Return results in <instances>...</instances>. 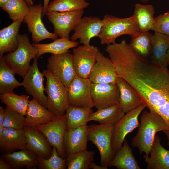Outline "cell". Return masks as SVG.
I'll list each match as a JSON object with an SVG mask.
<instances>
[{"instance_id":"1","label":"cell","mask_w":169,"mask_h":169,"mask_svg":"<svg viewBox=\"0 0 169 169\" xmlns=\"http://www.w3.org/2000/svg\"><path fill=\"white\" fill-rule=\"evenodd\" d=\"M136 134L132 139L131 145L137 148L140 154H150L156 134L161 131H169L165 122L156 113L145 110L140 117V123Z\"/></svg>"},{"instance_id":"2","label":"cell","mask_w":169,"mask_h":169,"mask_svg":"<svg viewBox=\"0 0 169 169\" xmlns=\"http://www.w3.org/2000/svg\"><path fill=\"white\" fill-rule=\"evenodd\" d=\"M102 19L103 24L98 36L102 45L114 43L116 38L121 35H127L132 37L140 32L133 15L120 18L106 14Z\"/></svg>"},{"instance_id":"3","label":"cell","mask_w":169,"mask_h":169,"mask_svg":"<svg viewBox=\"0 0 169 169\" xmlns=\"http://www.w3.org/2000/svg\"><path fill=\"white\" fill-rule=\"evenodd\" d=\"M17 39V48L3 56V58L12 70L23 77L30 67L31 60L36 58L38 50L30 44L27 34H18Z\"/></svg>"},{"instance_id":"4","label":"cell","mask_w":169,"mask_h":169,"mask_svg":"<svg viewBox=\"0 0 169 169\" xmlns=\"http://www.w3.org/2000/svg\"><path fill=\"white\" fill-rule=\"evenodd\" d=\"M42 73L46 79L44 92L47 95V109L56 117L64 115L69 106L68 89L48 69Z\"/></svg>"},{"instance_id":"5","label":"cell","mask_w":169,"mask_h":169,"mask_svg":"<svg viewBox=\"0 0 169 169\" xmlns=\"http://www.w3.org/2000/svg\"><path fill=\"white\" fill-rule=\"evenodd\" d=\"M114 126L112 124H92L88 127V141H90L99 151L100 165L107 168L115 155L111 145Z\"/></svg>"},{"instance_id":"6","label":"cell","mask_w":169,"mask_h":169,"mask_svg":"<svg viewBox=\"0 0 169 169\" xmlns=\"http://www.w3.org/2000/svg\"><path fill=\"white\" fill-rule=\"evenodd\" d=\"M146 107L143 104L126 113L114 125L111 145L115 154L122 147L126 136L139 127L138 117Z\"/></svg>"},{"instance_id":"7","label":"cell","mask_w":169,"mask_h":169,"mask_svg":"<svg viewBox=\"0 0 169 169\" xmlns=\"http://www.w3.org/2000/svg\"><path fill=\"white\" fill-rule=\"evenodd\" d=\"M35 129L44 136L52 147L56 148L60 157L66 158L64 142L67 128L65 114L56 117L52 121L42 125Z\"/></svg>"},{"instance_id":"8","label":"cell","mask_w":169,"mask_h":169,"mask_svg":"<svg viewBox=\"0 0 169 169\" xmlns=\"http://www.w3.org/2000/svg\"><path fill=\"white\" fill-rule=\"evenodd\" d=\"M84 13V9L65 12H47L49 21L52 23L54 33L61 38L69 39V34L79 23Z\"/></svg>"},{"instance_id":"9","label":"cell","mask_w":169,"mask_h":169,"mask_svg":"<svg viewBox=\"0 0 169 169\" xmlns=\"http://www.w3.org/2000/svg\"><path fill=\"white\" fill-rule=\"evenodd\" d=\"M47 69L58 78L68 89L76 76L73 66L72 54L69 52L52 54L47 59Z\"/></svg>"},{"instance_id":"10","label":"cell","mask_w":169,"mask_h":169,"mask_svg":"<svg viewBox=\"0 0 169 169\" xmlns=\"http://www.w3.org/2000/svg\"><path fill=\"white\" fill-rule=\"evenodd\" d=\"M91 83L88 78L75 76L68 88L69 106L91 108L94 107L91 94Z\"/></svg>"},{"instance_id":"11","label":"cell","mask_w":169,"mask_h":169,"mask_svg":"<svg viewBox=\"0 0 169 169\" xmlns=\"http://www.w3.org/2000/svg\"><path fill=\"white\" fill-rule=\"evenodd\" d=\"M43 10V6L41 3L29 6L28 12L23 21L27 25L28 31L31 33L33 43H38L47 39L55 40L58 38L55 33L49 31L43 23L41 18Z\"/></svg>"},{"instance_id":"12","label":"cell","mask_w":169,"mask_h":169,"mask_svg":"<svg viewBox=\"0 0 169 169\" xmlns=\"http://www.w3.org/2000/svg\"><path fill=\"white\" fill-rule=\"evenodd\" d=\"M36 58L34 59L33 64L21 83L26 92L31 95L42 105L47 108V97L44 94L45 87L44 75L39 70Z\"/></svg>"},{"instance_id":"13","label":"cell","mask_w":169,"mask_h":169,"mask_svg":"<svg viewBox=\"0 0 169 169\" xmlns=\"http://www.w3.org/2000/svg\"><path fill=\"white\" fill-rule=\"evenodd\" d=\"M99 51L97 47L90 44L79 45L73 49V64L76 75L88 78Z\"/></svg>"},{"instance_id":"14","label":"cell","mask_w":169,"mask_h":169,"mask_svg":"<svg viewBox=\"0 0 169 169\" xmlns=\"http://www.w3.org/2000/svg\"><path fill=\"white\" fill-rule=\"evenodd\" d=\"M91 90L94 107L97 110L119 104L120 92L116 83H92Z\"/></svg>"},{"instance_id":"15","label":"cell","mask_w":169,"mask_h":169,"mask_svg":"<svg viewBox=\"0 0 169 169\" xmlns=\"http://www.w3.org/2000/svg\"><path fill=\"white\" fill-rule=\"evenodd\" d=\"M117 77L110 59L105 56L99 50L88 78L94 83H116Z\"/></svg>"},{"instance_id":"16","label":"cell","mask_w":169,"mask_h":169,"mask_svg":"<svg viewBox=\"0 0 169 169\" xmlns=\"http://www.w3.org/2000/svg\"><path fill=\"white\" fill-rule=\"evenodd\" d=\"M103 24V19L98 17L85 16L81 18L74 29L71 40L76 41L79 39L80 43L89 45L92 38L98 37Z\"/></svg>"},{"instance_id":"17","label":"cell","mask_w":169,"mask_h":169,"mask_svg":"<svg viewBox=\"0 0 169 169\" xmlns=\"http://www.w3.org/2000/svg\"><path fill=\"white\" fill-rule=\"evenodd\" d=\"M27 141L24 129L5 128L0 136V151L7 154L17 150L27 149Z\"/></svg>"},{"instance_id":"18","label":"cell","mask_w":169,"mask_h":169,"mask_svg":"<svg viewBox=\"0 0 169 169\" xmlns=\"http://www.w3.org/2000/svg\"><path fill=\"white\" fill-rule=\"evenodd\" d=\"M27 141V149L38 157L47 159L51 156L53 147L44 136L35 128L26 126L24 128Z\"/></svg>"},{"instance_id":"19","label":"cell","mask_w":169,"mask_h":169,"mask_svg":"<svg viewBox=\"0 0 169 169\" xmlns=\"http://www.w3.org/2000/svg\"><path fill=\"white\" fill-rule=\"evenodd\" d=\"M116 83L120 92L119 104L125 113L143 104L139 94L126 80L118 76Z\"/></svg>"},{"instance_id":"20","label":"cell","mask_w":169,"mask_h":169,"mask_svg":"<svg viewBox=\"0 0 169 169\" xmlns=\"http://www.w3.org/2000/svg\"><path fill=\"white\" fill-rule=\"evenodd\" d=\"M88 125L67 129L64 138V145L66 156L87 150Z\"/></svg>"},{"instance_id":"21","label":"cell","mask_w":169,"mask_h":169,"mask_svg":"<svg viewBox=\"0 0 169 169\" xmlns=\"http://www.w3.org/2000/svg\"><path fill=\"white\" fill-rule=\"evenodd\" d=\"M25 117L26 126L35 128L52 121L56 117L33 98L29 101Z\"/></svg>"},{"instance_id":"22","label":"cell","mask_w":169,"mask_h":169,"mask_svg":"<svg viewBox=\"0 0 169 169\" xmlns=\"http://www.w3.org/2000/svg\"><path fill=\"white\" fill-rule=\"evenodd\" d=\"M161 139L156 135L150 153L151 156L144 155L147 169H169V151L161 145Z\"/></svg>"},{"instance_id":"23","label":"cell","mask_w":169,"mask_h":169,"mask_svg":"<svg viewBox=\"0 0 169 169\" xmlns=\"http://www.w3.org/2000/svg\"><path fill=\"white\" fill-rule=\"evenodd\" d=\"M0 157L12 166L13 169H36L38 165V156L27 149L7 154H1Z\"/></svg>"},{"instance_id":"24","label":"cell","mask_w":169,"mask_h":169,"mask_svg":"<svg viewBox=\"0 0 169 169\" xmlns=\"http://www.w3.org/2000/svg\"><path fill=\"white\" fill-rule=\"evenodd\" d=\"M169 49V36L154 32L151 41L152 61L167 67V51Z\"/></svg>"},{"instance_id":"25","label":"cell","mask_w":169,"mask_h":169,"mask_svg":"<svg viewBox=\"0 0 169 169\" xmlns=\"http://www.w3.org/2000/svg\"><path fill=\"white\" fill-rule=\"evenodd\" d=\"M111 166L118 169H141L126 140H125L122 147L115 153L108 166Z\"/></svg>"},{"instance_id":"26","label":"cell","mask_w":169,"mask_h":169,"mask_svg":"<svg viewBox=\"0 0 169 169\" xmlns=\"http://www.w3.org/2000/svg\"><path fill=\"white\" fill-rule=\"evenodd\" d=\"M22 22H13L8 26L0 30V55L14 51L18 43L17 36Z\"/></svg>"},{"instance_id":"27","label":"cell","mask_w":169,"mask_h":169,"mask_svg":"<svg viewBox=\"0 0 169 169\" xmlns=\"http://www.w3.org/2000/svg\"><path fill=\"white\" fill-rule=\"evenodd\" d=\"M32 45L38 50L36 58L38 59L45 53L58 54L69 52L71 48L78 46V42L70 40L69 39L61 38L57 39L51 43L41 44L33 43Z\"/></svg>"},{"instance_id":"28","label":"cell","mask_w":169,"mask_h":169,"mask_svg":"<svg viewBox=\"0 0 169 169\" xmlns=\"http://www.w3.org/2000/svg\"><path fill=\"white\" fill-rule=\"evenodd\" d=\"M119 104L97 110L89 118V121H94L100 124L115 125L124 115Z\"/></svg>"},{"instance_id":"29","label":"cell","mask_w":169,"mask_h":169,"mask_svg":"<svg viewBox=\"0 0 169 169\" xmlns=\"http://www.w3.org/2000/svg\"><path fill=\"white\" fill-rule=\"evenodd\" d=\"M154 8L152 5L138 3L135 5L133 15L140 32H147L151 30L154 22Z\"/></svg>"},{"instance_id":"30","label":"cell","mask_w":169,"mask_h":169,"mask_svg":"<svg viewBox=\"0 0 169 169\" xmlns=\"http://www.w3.org/2000/svg\"><path fill=\"white\" fill-rule=\"evenodd\" d=\"M93 112L91 108L69 106L65 114L67 129L87 125L89 122V118Z\"/></svg>"},{"instance_id":"31","label":"cell","mask_w":169,"mask_h":169,"mask_svg":"<svg viewBox=\"0 0 169 169\" xmlns=\"http://www.w3.org/2000/svg\"><path fill=\"white\" fill-rule=\"evenodd\" d=\"M29 96L22 94L18 95L13 92H6L0 94L1 102L4 104L6 107L26 115L29 104Z\"/></svg>"},{"instance_id":"32","label":"cell","mask_w":169,"mask_h":169,"mask_svg":"<svg viewBox=\"0 0 169 169\" xmlns=\"http://www.w3.org/2000/svg\"><path fill=\"white\" fill-rule=\"evenodd\" d=\"M16 73L6 63L2 55H0V93L13 91L18 87L21 86L15 79Z\"/></svg>"},{"instance_id":"33","label":"cell","mask_w":169,"mask_h":169,"mask_svg":"<svg viewBox=\"0 0 169 169\" xmlns=\"http://www.w3.org/2000/svg\"><path fill=\"white\" fill-rule=\"evenodd\" d=\"M152 35L149 31H140L131 37L128 44L135 52L145 59L151 51Z\"/></svg>"},{"instance_id":"34","label":"cell","mask_w":169,"mask_h":169,"mask_svg":"<svg viewBox=\"0 0 169 169\" xmlns=\"http://www.w3.org/2000/svg\"><path fill=\"white\" fill-rule=\"evenodd\" d=\"M95 152L86 150L69 154L66 156L67 169H89L94 161Z\"/></svg>"},{"instance_id":"35","label":"cell","mask_w":169,"mask_h":169,"mask_svg":"<svg viewBox=\"0 0 169 169\" xmlns=\"http://www.w3.org/2000/svg\"><path fill=\"white\" fill-rule=\"evenodd\" d=\"M29 6L24 0H9L1 7L13 22L22 23L27 14Z\"/></svg>"},{"instance_id":"36","label":"cell","mask_w":169,"mask_h":169,"mask_svg":"<svg viewBox=\"0 0 169 169\" xmlns=\"http://www.w3.org/2000/svg\"><path fill=\"white\" fill-rule=\"evenodd\" d=\"M90 5V3L85 0H53L49 3L47 12H65L84 9Z\"/></svg>"},{"instance_id":"37","label":"cell","mask_w":169,"mask_h":169,"mask_svg":"<svg viewBox=\"0 0 169 169\" xmlns=\"http://www.w3.org/2000/svg\"><path fill=\"white\" fill-rule=\"evenodd\" d=\"M39 169H65L67 168L66 160L60 157L58 155L56 148L53 147L51 156L46 159L38 157Z\"/></svg>"},{"instance_id":"38","label":"cell","mask_w":169,"mask_h":169,"mask_svg":"<svg viewBox=\"0 0 169 169\" xmlns=\"http://www.w3.org/2000/svg\"><path fill=\"white\" fill-rule=\"evenodd\" d=\"M3 125L4 128L23 129L26 126L25 116L7 107L5 109V116Z\"/></svg>"},{"instance_id":"39","label":"cell","mask_w":169,"mask_h":169,"mask_svg":"<svg viewBox=\"0 0 169 169\" xmlns=\"http://www.w3.org/2000/svg\"><path fill=\"white\" fill-rule=\"evenodd\" d=\"M151 30L169 36V11L155 18Z\"/></svg>"},{"instance_id":"40","label":"cell","mask_w":169,"mask_h":169,"mask_svg":"<svg viewBox=\"0 0 169 169\" xmlns=\"http://www.w3.org/2000/svg\"><path fill=\"white\" fill-rule=\"evenodd\" d=\"M0 169H13V168L10 164L0 157Z\"/></svg>"},{"instance_id":"41","label":"cell","mask_w":169,"mask_h":169,"mask_svg":"<svg viewBox=\"0 0 169 169\" xmlns=\"http://www.w3.org/2000/svg\"><path fill=\"white\" fill-rule=\"evenodd\" d=\"M5 116V109L2 106H0V125H3Z\"/></svg>"},{"instance_id":"42","label":"cell","mask_w":169,"mask_h":169,"mask_svg":"<svg viewBox=\"0 0 169 169\" xmlns=\"http://www.w3.org/2000/svg\"><path fill=\"white\" fill-rule=\"evenodd\" d=\"M50 0H44L43 10L42 13V17H44L46 14L47 12V8Z\"/></svg>"},{"instance_id":"43","label":"cell","mask_w":169,"mask_h":169,"mask_svg":"<svg viewBox=\"0 0 169 169\" xmlns=\"http://www.w3.org/2000/svg\"><path fill=\"white\" fill-rule=\"evenodd\" d=\"M90 168L92 169H107L108 168L100 165L98 166L96 165L94 161L91 163L90 166Z\"/></svg>"},{"instance_id":"44","label":"cell","mask_w":169,"mask_h":169,"mask_svg":"<svg viewBox=\"0 0 169 169\" xmlns=\"http://www.w3.org/2000/svg\"><path fill=\"white\" fill-rule=\"evenodd\" d=\"M163 131L167 136L168 140L167 144L169 146V131Z\"/></svg>"},{"instance_id":"45","label":"cell","mask_w":169,"mask_h":169,"mask_svg":"<svg viewBox=\"0 0 169 169\" xmlns=\"http://www.w3.org/2000/svg\"><path fill=\"white\" fill-rule=\"evenodd\" d=\"M29 5V6L33 5V0H24Z\"/></svg>"},{"instance_id":"46","label":"cell","mask_w":169,"mask_h":169,"mask_svg":"<svg viewBox=\"0 0 169 169\" xmlns=\"http://www.w3.org/2000/svg\"><path fill=\"white\" fill-rule=\"evenodd\" d=\"M9 0H0V7H1L6 2Z\"/></svg>"},{"instance_id":"47","label":"cell","mask_w":169,"mask_h":169,"mask_svg":"<svg viewBox=\"0 0 169 169\" xmlns=\"http://www.w3.org/2000/svg\"><path fill=\"white\" fill-rule=\"evenodd\" d=\"M166 64L167 66L169 65V49L167 52Z\"/></svg>"},{"instance_id":"48","label":"cell","mask_w":169,"mask_h":169,"mask_svg":"<svg viewBox=\"0 0 169 169\" xmlns=\"http://www.w3.org/2000/svg\"><path fill=\"white\" fill-rule=\"evenodd\" d=\"M4 128L3 125H0V136L2 134Z\"/></svg>"},{"instance_id":"49","label":"cell","mask_w":169,"mask_h":169,"mask_svg":"<svg viewBox=\"0 0 169 169\" xmlns=\"http://www.w3.org/2000/svg\"><path fill=\"white\" fill-rule=\"evenodd\" d=\"M138 0L141 2H142L144 3H146L148 2L149 0Z\"/></svg>"}]
</instances>
